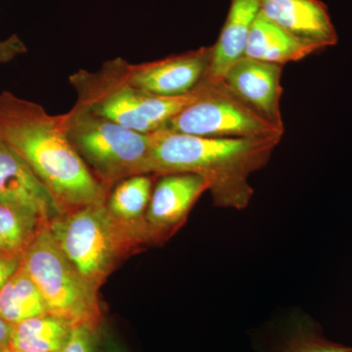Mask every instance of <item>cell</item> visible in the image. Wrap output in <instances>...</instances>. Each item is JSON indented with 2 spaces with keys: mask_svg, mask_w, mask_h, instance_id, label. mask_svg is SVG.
Instances as JSON below:
<instances>
[{
  "mask_svg": "<svg viewBox=\"0 0 352 352\" xmlns=\"http://www.w3.org/2000/svg\"><path fill=\"white\" fill-rule=\"evenodd\" d=\"M60 352H98L96 331L85 325H75Z\"/></svg>",
  "mask_w": 352,
  "mask_h": 352,
  "instance_id": "cell-20",
  "label": "cell"
},
{
  "mask_svg": "<svg viewBox=\"0 0 352 352\" xmlns=\"http://www.w3.org/2000/svg\"><path fill=\"white\" fill-rule=\"evenodd\" d=\"M318 52L289 36L259 11L250 32L245 56L284 66Z\"/></svg>",
  "mask_w": 352,
  "mask_h": 352,
  "instance_id": "cell-15",
  "label": "cell"
},
{
  "mask_svg": "<svg viewBox=\"0 0 352 352\" xmlns=\"http://www.w3.org/2000/svg\"><path fill=\"white\" fill-rule=\"evenodd\" d=\"M261 11V0H232L219 39L212 45L208 80L221 82L229 69L245 56L250 32Z\"/></svg>",
  "mask_w": 352,
  "mask_h": 352,
  "instance_id": "cell-14",
  "label": "cell"
},
{
  "mask_svg": "<svg viewBox=\"0 0 352 352\" xmlns=\"http://www.w3.org/2000/svg\"><path fill=\"white\" fill-rule=\"evenodd\" d=\"M164 129L212 138H282L283 129L263 119L222 82L206 78L193 102Z\"/></svg>",
  "mask_w": 352,
  "mask_h": 352,
  "instance_id": "cell-7",
  "label": "cell"
},
{
  "mask_svg": "<svg viewBox=\"0 0 352 352\" xmlns=\"http://www.w3.org/2000/svg\"><path fill=\"white\" fill-rule=\"evenodd\" d=\"M47 227L67 258L96 289L127 252L148 244L116 219L106 203L64 212Z\"/></svg>",
  "mask_w": 352,
  "mask_h": 352,
  "instance_id": "cell-4",
  "label": "cell"
},
{
  "mask_svg": "<svg viewBox=\"0 0 352 352\" xmlns=\"http://www.w3.org/2000/svg\"><path fill=\"white\" fill-rule=\"evenodd\" d=\"M126 60H109L95 72L80 69L69 78L76 103L105 119L141 133H154L198 96L163 97L136 87L126 76Z\"/></svg>",
  "mask_w": 352,
  "mask_h": 352,
  "instance_id": "cell-3",
  "label": "cell"
},
{
  "mask_svg": "<svg viewBox=\"0 0 352 352\" xmlns=\"http://www.w3.org/2000/svg\"><path fill=\"white\" fill-rule=\"evenodd\" d=\"M3 352H30V351H17V349H11V347L8 346V347H7L6 351H4Z\"/></svg>",
  "mask_w": 352,
  "mask_h": 352,
  "instance_id": "cell-25",
  "label": "cell"
},
{
  "mask_svg": "<svg viewBox=\"0 0 352 352\" xmlns=\"http://www.w3.org/2000/svg\"><path fill=\"white\" fill-rule=\"evenodd\" d=\"M0 203L20 208L50 223L63 210L25 160L0 138Z\"/></svg>",
  "mask_w": 352,
  "mask_h": 352,
  "instance_id": "cell-10",
  "label": "cell"
},
{
  "mask_svg": "<svg viewBox=\"0 0 352 352\" xmlns=\"http://www.w3.org/2000/svg\"><path fill=\"white\" fill-rule=\"evenodd\" d=\"M73 325L54 316L44 314L13 326L9 347L30 352H60Z\"/></svg>",
  "mask_w": 352,
  "mask_h": 352,
  "instance_id": "cell-17",
  "label": "cell"
},
{
  "mask_svg": "<svg viewBox=\"0 0 352 352\" xmlns=\"http://www.w3.org/2000/svg\"><path fill=\"white\" fill-rule=\"evenodd\" d=\"M48 314L43 295L22 265L0 291V318L10 325Z\"/></svg>",
  "mask_w": 352,
  "mask_h": 352,
  "instance_id": "cell-18",
  "label": "cell"
},
{
  "mask_svg": "<svg viewBox=\"0 0 352 352\" xmlns=\"http://www.w3.org/2000/svg\"><path fill=\"white\" fill-rule=\"evenodd\" d=\"M64 118L69 142L108 189L131 176L150 175L152 133L132 131L78 104Z\"/></svg>",
  "mask_w": 352,
  "mask_h": 352,
  "instance_id": "cell-5",
  "label": "cell"
},
{
  "mask_svg": "<svg viewBox=\"0 0 352 352\" xmlns=\"http://www.w3.org/2000/svg\"><path fill=\"white\" fill-rule=\"evenodd\" d=\"M150 175L194 173L208 183L215 206L244 210L254 190L249 179L263 168L282 138H212L161 129L152 133Z\"/></svg>",
  "mask_w": 352,
  "mask_h": 352,
  "instance_id": "cell-2",
  "label": "cell"
},
{
  "mask_svg": "<svg viewBox=\"0 0 352 352\" xmlns=\"http://www.w3.org/2000/svg\"><path fill=\"white\" fill-rule=\"evenodd\" d=\"M98 352H129L126 346L109 332L107 328H100L98 333Z\"/></svg>",
  "mask_w": 352,
  "mask_h": 352,
  "instance_id": "cell-23",
  "label": "cell"
},
{
  "mask_svg": "<svg viewBox=\"0 0 352 352\" xmlns=\"http://www.w3.org/2000/svg\"><path fill=\"white\" fill-rule=\"evenodd\" d=\"M23 254L0 256V291L22 265Z\"/></svg>",
  "mask_w": 352,
  "mask_h": 352,
  "instance_id": "cell-22",
  "label": "cell"
},
{
  "mask_svg": "<svg viewBox=\"0 0 352 352\" xmlns=\"http://www.w3.org/2000/svg\"><path fill=\"white\" fill-rule=\"evenodd\" d=\"M282 72L283 66L244 56L227 71L221 82L254 112L284 131L280 107Z\"/></svg>",
  "mask_w": 352,
  "mask_h": 352,
  "instance_id": "cell-11",
  "label": "cell"
},
{
  "mask_svg": "<svg viewBox=\"0 0 352 352\" xmlns=\"http://www.w3.org/2000/svg\"><path fill=\"white\" fill-rule=\"evenodd\" d=\"M41 226L29 212L0 203V256L24 254Z\"/></svg>",
  "mask_w": 352,
  "mask_h": 352,
  "instance_id": "cell-19",
  "label": "cell"
},
{
  "mask_svg": "<svg viewBox=\"0 0 352 352\" xmlns=\"http://www.w3.org/2000/svg\"><path fill=\"white\" fill-rule=\"evenodd\" d=\"M261 13L318 52L338 43L327 6L320 0H261Z\"/></svg>",
  "mask_w": 352,
  "mask_h": 352,
  "instance_id": "cell-12",
  "label": "cell"
},
{
  "mask_svg": "<svg viewBox=\"0 0 352 352\" xmlns=\"http://www.w3.org/2000/svg\"><path fill=\"white\" fill-rule=\"evenodd\" d=\"M157 177L145 217L152 243L170 237L208 188L207 182L194 173H168Z\"/></svg>",
  "mask_w": 352,
  "mask_h": 352,
  "instance_id": "cell-9",
  "label": "cell"
},
{
  "mask_svg": "<svg viewBox=\"0 0 352 352\" xmlns=\"http://www.w3.org/2000/svg\"><path fill=\"white\" fill-rule=\"evenodd\" d=\"M0 138L29 164L63 212L107 201L109 189L69 142L64 113L51 115L38 103L1 92Z\"/></svg>",
  "mask_w": 352,
  "mask_h": 352,
  "instance_id": "cell-1",
  "label": "cell"
},
{
  "mask_svg": "<svg viewBox=\"0 0 352 352\" xmlns=\"http://www.w3.org/2000/svg\"><path fill=\"white\" fill-rule=\"evenodd\" d=\"M254 352H352V346L333 342L320 326L302 314L271 322L254 336Z\"/></svg>",
  "mask_w": 352,
  "mask_h": 352,
  "instance_id": "cell-13",
  "label": "cell"
},
{
  "mask_svg": "<svg viewBox=\"0 0 352 352\" xmlns=\"http://www.w3.org/2000/svg\"><path fill=\"white\" fill-rule=\"evenodd\" d=\"M153 175H138L127 177L115 185L109 194L106 206L116 219L140 234L147 243H152L145 217L151 200Z\"/></svg>",
  "mask_w": 352,
  "mask_h": 352,
  "instance_id": "cell-16",
  "label": "cell"
},
{
  "mask_svg": "<svg viewBox=\"0 0 352 352\" xmlns=\"http://www.w3.org/2000/svg\"><path fill=\"white\" fill-rule=\"evenodd\" d=\"M212 46L147 63H126V76L136 87L163 97L193 94L207 78Z\"/></svg>",
  "mask_w": 352,
  "mask_h": 352,
  "instance_id": "cell-8",
  "label": "cell"
},
{
  "mask_svg": "<svg viewBox=\"0 0 352 352\" xmlns=\"http://www.w3.org/2000/svg\"><path fill=\"white\" fill-rule=\"evenodd\" d=\"M22 266L38 287L48 314L72 325L100 327L101 310L94 289L62 251L46 226L23 254Z\"/></svg>",
  "mask_w": 352,
  "mask_h": 352,
  "instance_id": "cell-6",
  "label": "cell"
},
{
  "mask_svg": "<svg viewBox=\"0 0 352 352\" xmlns=\"http://www.w3.org/2000/svg\"><path fill=\"white\" fill-rule=\"evenodd\" d=\"M27 46L16 34L0 39V65L7 64L27 52Z\"/></svg>",
  "mask_w": 352,
  "mask_h": 352,
  "instance_id": "cell-21",
  "label": "cell"
},
{
  "mask_svg": "<svg viewBox=\"0 0 352 352\" xmlns=\"http://www.w3.org/2000/svg\"><path fill=\"white\" fill-rule=\"evenodd\" d=\"M12 328V325L0 318V352H3L9 346Z\"/></svg>",
  "mask_w": 352,
  "mask_h": 352,
  "instance_id": "cell-24",
  "label": "cell"
}]
</instances>
